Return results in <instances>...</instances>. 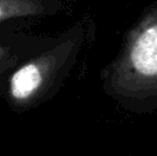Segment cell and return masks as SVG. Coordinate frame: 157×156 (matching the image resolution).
Listing matches in <instances>:
<instances>
[{"label":"cell","instance_id":"obj_1","mask_svg":"<svg viewBox=\"0 0 157 156\" xmlns=\"http://www.w3.org/2000/svg\"><path fill=\"white\" fill-rule=\"evenodd\" d=\"M132 62L144 75H157V26L147 29L132 50Z\"/></svg>","mask_w":157,"mask_h":156},{"label":"cell","instance_id":"obj_2","mask_svg":"<svg viewBox=\"0 0 157 156\" xmlns=\"http://www.w3.org/2000/svg\"><path fill=\"white\" fill-rule=\"evenodd\" d=\"M41 84V72L35 64H28L13 75L10 80V93L14 99H28Z\"/></svg>","mask_w":157,"mask_h":156},{"label":"cell","instance_id":"obj_3","mask_svg":"<svg viewBox=\"0 0 157 156\" xmlns=\"http://www.w3.org/2000/svg\"><path fill=\"white\" fill-rule=\"evenodd\" d=\"M29 13L22 0H0V21Z\"/></svg>","mask_w":157,"mask_h":156}]
</instances>
